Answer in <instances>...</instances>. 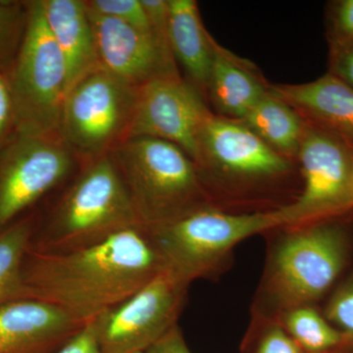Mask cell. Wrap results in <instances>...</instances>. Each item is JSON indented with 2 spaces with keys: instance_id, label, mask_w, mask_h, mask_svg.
<instances>
[{
  "instance_id": "obj_1",
  "label": "cell",
  "mask_w": 353,
  "mask_h": 353,
  "mask_svg": "<svg viewBox=\"0 0 353 353\" xmlns=\"http://www.w3.org/2000/svg\"><path fill=\"white\" fill-rule=\"evenodd\" d=\"M165 270L148 230L137 225L71 252L29 250L22 278L25 299L53 304L90 323Z\"/></svg>"
},
{
  "instance_id": "obj_2",
  "label": "cell",
  "mask_w": 353,
  "mask_h": 353,
  "mask_svg": "<svg viewBox=\"0 0 353 353\" xmlns=\"http://www.w3.org/2000/svg\"><path fill=\"white\" fill-rule=\"evenodd\" d=\"M141 225L110 154L88 160L38 208L29 250L61 253Z\"/></svg>"
},
{
  "instance_id": "obj_3",
  "label": "cell",
  "mask_w": 353,
  "mask_h": 353,
  "mask_svg": "<svg viewBox=\"0 0 353 353\" xmlns=\"http://www.w3.org/2000/svg\"><path fill=\"white\" fill-rule=\"evenodd\" d=\"M110 157L146 229L215 205L192 158L169 141L132 137Z\"/></svg>"
},
{
  "instance_id": "obj_4",
  "label": "cell",
  "mask_w": 353,
  "mask_h": 353,
  "mask_svg": "<svg viewBox=\"0 0 353 353\" xmlns=\"http://www.w3.org/2000/svg\"><path fill=\"white\" fill-rule=\"evenodd\" d=\"M287 226L282 208L231 214L209 205L146 230L165 269L190 284L212 273L241 241Z\"/></svg>"
},
{
  "instance_id": "obj_5",
  "label": "cell",
  "mask_w": 353,
  "mask_h": 353,
  "mask_svg": "<svg viewBox=\"0 0 353 353\" xmlns=\"http://www.w3.org/2000/svg\"><path fill=\"white\" fill-rule=\"evenodd\" d=\"M333 217L289 226L274 250L266 288L285 312L319 299L345 268L347 234Z\"/></svg>"
},
{
  "instance_id": "obj_6",
  "label": "cell",
  "mask_w": 353,
  "mask_h": 353,
  "mask_svg": "<svg viewBox=\"0 0 353 353\" xmlns=\"http://www.w3.org/2000/svg\"><path fill=\"white\" fill-rule=\"evenodd\" d=\"M27 30L8 78L18 132L26 136L60 137V120L68 92L61 51L46 26L41 0H27Z\"/></svg>"
},
{
  "instance_id": "obj_7",
  "label": "cell",
  "mask_w": 353,
  "mask_h": 353,
  "mask_svg": "<svg viewBox=\"0 0 353 353\" xmlns=\"http://www.w3.org/2000/svg\"><path fill=\"white\" fill-rule=\"evenodd\" d=\"M138 90L101 67L71 85L60 137L83 163L110 154L129 139Z\"/></svg>"
},
{
  "instance_id": "obj_8",
  "label": "cell",
  "mask_w": 353,
  "mask_h": 353,
  "mask_svg": "<svg viewBox=\"0 0 353 353\" xmlns=\"http://www.w3.org/2000/svg\"><path fill=\"white\" fill-rule=\"evenodd\" d=\"M82 164L61 137L18 134L0 155V231L43 205Z\"/></svg>"
},
{
  "instance_id": "obj_9",
  "label": "cell",
  "mask_w": 353,
  "mask_h": 353,
  "mask_svg": "<svg viewBox=\"0 0 353 353\" xmlns=\"http://www.w3.org/2000/svg\"><path fill=\"white\" fill-rule=\"evenodd\" d=\"M194 162L209 194L220 185L225 189L228 185L250 189L282 181L290 175L294 164L274 152L240 121L214 113L199 132Z\"/></svg>"
},
{
  "instance_id": "obj_10",
  "label": "cell",
  "mask_w": 353,
  "mask_h": 353,
  "mask_svg": "<svg viewBox=\"0 0 353 353\" xmlns=\"http://www.w3.org/2000/svg\"><path fill=\"white\" fill-rule=\"evenodd\" d=\"M189 283L161 272L134 296L94 320L101 353L145 352L176 326Z\"/></svg>"
},
{
  "instance_id": "obj_11",
  "label": "cell",
  "mask_w": 353,
  "mask_h": 353,
  "mask_svg": "<svg viewBox=\"0 0 353 353\" xmlns=\"http://www.w3.org/2000/svg\"><path fill=\"white\" fill-rule=\"evenodd\" d=\"M296 162L303 187L296 201L282 206L287 227L353 210V152L343 141L306 123Z\"/></svg>"
},
{
  "instance_id": "obj_12",
  "label": "cell",
  "mask_w": 353,
  "mask_h": 353,
  "mask_svg": "<svg viewBox=\"0 0 353 353\" xmlns=\"http://www.w3.org/2000/svg\"><path fill=\"white\" fill-rule=\"evenodd\" d=\"M211 114L206 99L185 79L159 77L139 88L129 138L163 139L194 161L199 132Z\"/></svg>"
},
{
  "instance_id": "obj_13",
  "label": "cell",
  "mask_w": 353,
  "mask_h": 353,
  "mask_svg": "<svg viewBox=\"0 0 353 353\" xmlns=\"http://www.w3.org/2000/svg\"><path fill=\"white\" fill-rule=\"evenodd\" d=\"M88 15L102 69L137 88L159 77L180 75L150 32L90 11Z\"/></svg>"
},
{
  "instance_id": "obj_14",
  "label": "cell",
  "mask_w": 353,
  "mask_h": 353,
  "mask_svg": "<svg viewBox=\"0 0 353 353\" xmlns=\"http://www.w3.org/2000/svg\"><path fill=\"white\" fill-rule=\"evenodd\" d=\"M38 299L0 305V353H55L87 325Z\"/></svg>"
},
{
  "instance_id": "obj_15",
  "label": "cell",
  "mask_w": 353,
  "mask_h": 353,
  "mask_svg": "<svg viewBox=\"0 0 353 353\" xmlns=\"http://www.w3.org/2000/svg\"><path fill=\"white\" fill-rule=\"evenodd\" d=\"M269 90L309 125L333 134L353 152V88L329 72L297 85L269 83Z\"/></svg>"
},
{
  "instance_id": "obj_16",
  "label": "cell",
  "mask_w": 353,
  "mask_h": 353,
  "mask_svg": "<svg viewBox=\"0 0 353 353\" xmlns=\"http://www.w3.org/2000/svg\"><path fill=\"white\" fill-rule=\"evenodd\" d=\"M41 3L46 26L66 63L69 90L99 67L85 0H41Z\"/></svg>"
},
{
  "instance_id": "obj_17",
  "label": "cell",
  "mask_w": 353,
  "mask_h": 353,
  "mask_svg": "<svg viewBox=\"0 0 353 353\" xmlns=\"http://www.w3.org/2000/svg\"><path fill=\"white\" fill-rule=\"evenodd\" d=\"M268 85L252 63L232 54L215 41L208 97L216 115L243 120L268 90Z\"/></svg>"
},
{
  "instance_id": "obj_18",
  "label": "cell",
  "mask_w": 353,
  "mask_h": 353,
  "mask_svg": "<svg viewBox=\"0 0 353 353\" xmlns=\"http://www.w3.org/2000/svg\"><path fill=\"white\" fill-rule=\"evenodd\" d=\"M169 6L174 57L185 70V80L206 99L215 41L202 24L196 1L169 0Z\"/></svg>"
},
{
  "instance_id": "obj_19",
  "label": "cell",
  "mask_w": 353,
  "mask_h": 353,
  "mask_svg": "<svg viewBox=\"0 0 353 353\" xmlns=\"http://www.w3.org/2000/svg\"><path fill=\"white\" fill-rule=\"evenodd\" d=\"M240 122L278 154L296 162L305 121L269 90Z\"/></svg>"
},
{
  "instance_id": "obj_20",
  "label": "cell",
  "mask_w": 353,
  "mask_h": 353,
  "mask_svg": "<svg viewBox=\"0 0 353 353\" xmlns=\"http://www.w3.org/2000/svg\"><path fill=\"white\" fill-rule=\"evenodd\" d=\"M37 216L38 208L0 231V305L25 299L22 268Z\"/></svg>"
},
{
  "instance_id": "obj_21",
  "label": "cell",
  "mask_w": 353,
  "mask_h": 353,
  "mask_svg": "<svg viewBox=\"0 0 353 353\" xmlns=\"http://www.w3.org/2000/svg\"><path fill=\"white\" fill-rule=\"evenodd\" d=\"M283 323L287 334L301 350L324 353L345 343V336L334 329L314 308L309 305L290 309Z\"/></svg>"
},
{
  "instance_id": "obj_22",
  "label": "cell",
  "mask_w": 353,
  "mask_h": 353,
  "mask_svg": "<svg viewBox=\"0 0 353 353\" xmlns=\"http://www.w3.org/2000/svg\"><path fill=\"white\" fill-rule=\"evenodd\" d=\"M27 0H0V72L8 75L27 30Z\"/></svg>"
},
{
  "instance_id": "obj_23",
  "label": "cell",
  "mask_w": 353,
  "mask_h": 353,
  "mask_svg": "<svg viewBox=\"0 0 353 353\" xmlns=\"http://www.w3.org/2000/svg\"><path fill=\"white\" fill-rule=\"evenodd\" d=\"M90 12L112 18L141 31L150 32L141 0H85Z\"/></svg>"
},
{
  "instance_id": "obj_24",
  "label": "cell",
  "mask_w": 353,
  "mask_h": 353,
  "mask_svg": "<svg viewBox=\"0 0 353 353\" xmlns=\"http://www.w3.org/2000/svg\"><path fill=\"white\" fill-rule=\"evenodd\" d=\"M326 317L341 329L345 341L353 343V274L334 292L327 305Z\"/></svg>"
},
{
  "instance_id": "obj_25",
  "label": "cell",
  "mask_w": 353,
  "mask_h": 353,
  "mask_svg": "<svg viewBox=\"0 0 353 353\" xmlns=\"http://www.w3.org/2000/svg\"><path fill=\"white\" fill-rule=\"evenodd\" d=\"M150 34L158 48L169 59L176 62L170 43V6L169 0H141Z\"/></svg>"
},
{
  "instance_id": "obj_26",
  "label": "cell",
  "mask_w": 353,
  "mask_h": 353,
  "mask_svg": "<svg viewBox=\"0 0 353 353\" xmlns=\"http://www.w3.org/2000/svg\"><path fill=\"white\" fill-rule=\"evenodd\" d=\"M329 43H353V0H340L330 6Z\"/></svg>"
},
{
  "instance_id": "obj_27",
  "label": "cell",
  "mask_w": 353,
  "mask_h": 353,
  "mask_svg": "<svg viewBox=\"0 0 353 353\" xmlns=\"http://www.w3.org/2000/svg\"><path fill=\"white\" fill-rule=\"evenodd\" d=\"M19 134L8 78L0 72V155Z\"/></svg>"
},
{
  "instance_id": "obj_28",
  "label": "cell",
  "mask_w": 353,
  "mask_h": 353,
  "mask_svg": "<svg viewBox=\"0 0 353 353\" xmlns=\"http://www.w3.org/2000/svg\"><path fill=\"white\" fill-rule=\"evenodd\" d=\"M329 46V73L353 88V43Z\"/></svg>"
},
{
  "instance_id": "obj_29",
  "label": "cell",
  "mask_w": 353,
  "mask_h": 353,
  "mask_svg": "<svg viewBox=\"0 0 353 353\" xmlns=\"http://www.w3.org/2000/svg\"><path fill=\"white\" fill-rule=\"evenodd\" d=\"M55 353H101L94 321L88 323L83 330Z\"/></svg>"
},
{
  "instance_id": "obj_30",
  "label": "cell",
  "mask_w": 353,
  "mask_h": 353,
  "mask_svg": "<svg viewBox=\"0 0 353 353\" xmlns=\"http://www.w3.org/2000/svg\"><path fill=\"white\" fill-rule=\"evenodd\" d=\"M257 353H303L301 348L282 329H271L260 343Z\"/></svg>"
},
{
  "instance_id": "obj_31",
  "label": "cell",
  "mask_w": 353,
  "mask_h": 353,
  "mask_svg": "<svg viewBox=\"0 0 353 353\" xmlns=\"http://www.w3.org/2000/svg\"><path fill=\"white\" fill-rule=\"evenodd\" d=\"M145 353H190L178 325L169 330Z\"/></svg>"
},
{
  "instance_id": "obj_32",
  "label": "cell",
  "mask_w": 353,
  "mask_h": 353,
  "mask_svg": "<svg viewBox=\"0 0 353 353\" xmlns=\"http://www.w3.org/2000/svg\"><path fill=\"white\" fill-rule=\"evenodd\" d=\"M352 199L353 205V162H352Z\"/></svg>"
},
{
  "instance_id": "obj_33",
  "label": "cell",
  "mask_w": 353,
  "mask_h": 353,
  "mask_svg": "<svg viewBox=\"0 0 353 353\" xmlns=\"http://www.w3.org/2000/svg\"><path fill=\"white\" fill-rule=\"evenodd\" d=\"M134 353H145V352H134Z\"/></svg>"
}]
</instances>
